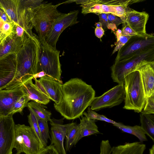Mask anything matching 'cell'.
<instances>
[{
    "mask_svg": "<svg viewBox=\"0 0 154 154\" xmlns=\"http://www.w3.org/2000/svg\"><path fill=\"white\" fill-rule=\"evenodd\" d=\"M95 25L96 26V27H102V24L100 22H99L97 23H95Z\"/></svg>",
    "mask_w": 154,
    "mask_h": 154,
    "instance_id": "cell-44",
    "label": "cell"
},
{
    "mask_svg": "<svg viewBox=\"0 0 154 154\" xmlns=\"http://www.w3.org/2000/svg\"><path fill=\"white\" fill-rule=\"evenodd\" d=\"M15 125L13 115L0 116V154H12Z\"/></svg>",
    "mask_w": 154,
    "mask_h": 154,
    "instance_id": "cell-13",
    "label": "cell"
},
{
    "mask_svg": "<svg viewBox=\"0 0 154 154\" xmlns=\"http://www.w3.org/2000/svg\"><path fill=\"white\" fill-rule=\"evenodd\" d=\"M29 100L28 98L25 95L21 96L15 103L11 115H13L16 113L21 112L23 109L27 106V104Z\"/></svg>",
    "mask_w": 154,
    "mask_h": 154,
    "instance_id": "cell-31",
    "label": "cell"
},
{
    "mask_svg": "<svg viewBox=\"0 0 154 154\" xmlns=\"http://www.w3.org/2000/svg\"><path fill=\"white\" fill-rule=\"evenodd\" d=\"M21 87L24 95L30 100L42 105H46L50 102V100L33 83L32 79L23 83Z\"/></svg>",
    "mask_w": 154,
    "mask_h": 154,
    "instance_id": "cell-22",
    "label": "cell"
},
{
    "mask_svg": "<svg viewBox=\"0 0 154 154\" xmlns=\"http://www.w3.org/2000/svg\"><path fill=\"white\" fill-rule=\"evenodd\" d=\"M154 61V48L134 55L128 59L115 61L111 68V77L114 82L124 84L125 77L133 71L142 61Z\"/></svg>",
    "mask_w": 154,
    "mask_h": 154,
    "instance_id": "cell-8",
    "label": "cell"
},
{
    "mask_svg": "<svg viewBox=\"0 0 154 154\" xmlns=\"http://www.w3.org/2000/svg\"><path fill=\"white\" fill-rule=\"evenodd\" d=\"M41 45L36 35L33 37H25L22 47L15 54L17 63L15 77L5 88L21 86L27 81L35 77Z\"/></svg>",
    "mask_w": 154,
    "mask_h": 154,
    "instance_id": "cell-2",
    "label": "cell"
},
{
    "mask_svg": "<svg viewBox=\"0 0 154 154\" xmlns=\"http://www.w3.org/2000/svg\"><path fill=\"white\" fill-rule=\"evenodd\" d=\"M4 22L5 21L0 18V42L5 38L2 33V27Z\"/></svg>",
    "mask_w": 154,
    "mask_h": 154,
    "instance_id": "cell-40",
    "label": "cell"
},
{
    "mask_svg": "<svg viewBox=\"0 0 154 154\" xmlns=\"http://www.w3.org/2000/svg\"><path fill=\"white\" fill-rule=\"evenodd\" d=\"M41 138L44 147L46 146L48 139L51 140L47 121L40 119H37Z\"/></svg>",
    "mask_w": 154,
    "mask_h": 154,
    "instance_id": "cell-28",
    "label": "cell"
},
{
    "mask_svg": "<svg viewBox=\"0 0 154 154\" xmlns=\"http://www.w3.org/2000/svg\"><path fill=\"white\" fill-rule=\"evenodd\" d=\"M140 112L154 114V93L146 99L144 107Z\"/></svg>",
    "mask_w": 154,
    "mask_h": 154,
    "instance_id": "cell-32",
    "label": "cell"
},
{
    "mask_svg": "<svg viewBox=\"0 0 154 154\" xmlns=\"http://www.w3.org/2000/svg\"><path fill=\"white\" fill-rule=\"evenodd\" d=\"M36 154H60L53 145L51 144L41 148Z\"/></svg>",
    "mask_w": 154,
    "mask_h": 154,
    "instance_id": "cell-33",
    "label": "cell"
},
{
    "mask_svg": "<svg viewBox=\"0 0 154 154\" xmlns=\"http://www.w3.org/2000/svg\"><path fill=\"white\" fill-rule=\"evenodd\" d=\"M146 148V145L140 142L126 143L112 146L108 140H102L99 154H143Z\"/></svg>",
    "mask_w": 154,
    "mask_h": 154,
    "instance_id": "cell-14",
    "label": "cell"
},
{
    "mask_svg": "<svg viewBox=\"0 0 154 154\" xmlns=\"http://www.w3.org/2000/svg\"><path fill=\"white\" fill-rule=\"evenodd\" d=\"M24 95L21 86L0 90V116L11 115L15 103Z\"/></svg>",
    "mask_w": 154,
    "mask_h": 154,
    "instance_id": "cell-18",
    "label": "cell"
},
{
    "mask_svg": "<svg viewBox=\"0 0 154 154\" xmlns=\"http://www.w3.org/2000/svg\"><path fill=\"white\" fill-rule=\"evenodd\" d=\"M85 115L88 119L94 120H98L104 121L113 125H119L121 123L116 122L111 119L107 118L105 116L99 114L94 110H92L90 107H88L87 112H84L83 115Z\"/></svg>",
    "mask_w": 154,
    "mask_h": 154,
    "instance_id": "cell-29",
    "label": "cell"
},
{
    "mask_svg": "<svg viewBox=\"0 0 154 154\" xmlns=\"http://www.w3.org/2000/svg\"><path fill=\"white\" fill-rule=\"evenodd\" d=\"M95 94L91 85L81 79L72 78L62 84L59 101L57 104L54 103V106L64 118L74 119L83 115L95 97Z\"/></svg>",
    "mask_w": 154,
    "mask_h": 154,
    "instance_id": "cell-1",
    "label": "cell"
},
{
    "mask_svg": "<svg viewBox=\"0 0 154 154\" xmlns=\"http://www.w3.org/2000/svg\"><path fill=\"white\" fill-rule=\"evenodd\" d=\"M124 84L125 96L123 108L140 112L146 98L139 72L135 70L127 75L124 78Z\"/></svg>",
    "mask_w": 154,
    "mask_h": 154,
    "instance_id": "cell-4",
    "label": "cell"
},
{
    "mask_svg": "<svg viewBox=\"0 0 154 154\" xmlns=\"http://www.w3.org/2000/svg\"><path fill=\"white\" fill-rule=\"evenodd\" d=\"M26 36L21 38L17 36L15 30L0 42V58L7 54L17 53L22 47Z\"/></svg>",
    "mask_w": 154,
    "mask_h": 154,
    "instance_id": "cell-21",
    "label": "cell"
},
{
    "mask_svg": "<svg viewBox=\"0 0 154 154\" xmlns=\"http://www.w3.org/2000/svg\"><path fill=\"white\" fill-rule=\"evenodd\" d=\"M79 124L80 134V138L85 137L100 133L95 123V121L88 119L82 115Z\"/></svg>",
    "mask_w": 154,
    "mask_h": 154,
    "instance_id": "cell-24",
    "label": "cell"
},
{
    "mask_svg": "<svg viewBox=\"0 0 154 154\" xmlns=\"http://www.w3.org/2000/svg\"><path fill=\"white\" fill-rule=\"evenodd\" d=\"M63 117L60 119H51L50 123L51 125L50 134L51 144L54 145L60 154H66L64 146L66 129L63 125Z\"/></svg>",
    "mask_w": 154,
    "mask_h": 154,
    "instance_id": "cell-19",
    "label": "cell"
},
{
    "mask_svg": "<svg viewBox=\"0 0 154 154\" xmlns=\"http://www.w3.org/2000/svg\"><path fill=\"white\" fill-rule=\"evenodd\" d=\"M122 35L121 30L118 29L116 32L117 41H118L120 37Z\"/></svg>",
    "mask_w": 154,
    "mask_h": 154,
    "instance_id": "cell-42",
    "label": "cell"
},
{
    "mask_svg": "<svg viewBox=\"0 0 154 154\" xmlns=\"http://www.w3.org/2000/svg\"><path fill=\"white\" fill-rule=\"evenodd\" d=\"M21 153L19 152H17L15 154H21Z\"/></svg>",
    "mask_w": 154,
    "mask_h": 154,
    "instance_id": "cell-45",
    "label": "cell"
},
{
    "mask_svg": "<svg viewBox=\"0 0 154 154\" xmlns=\"http://www.w3.org/2000/svg\"><path fill=\"white\" fill-rule=\"evenodd\" d=\"M27 106L37 119H43L47 122L50 121L51 113L46 109L42 104L32 101L28 103Z\"/></svg>",
    "mask_w": 154,
    "mask_h": 154,
    "instance_id": "cell-27",
    "label": "cell"
},
{
    "mask_svg": "<svg viewBox=\"0 0 154 154\" xmlns=\"http://www.w3.org/2000/svg\"><path fill=\"white\" fill-rule=\"evenodd\" d=\"M125 96L124 84H118L101 96L95 97L89 106L94 111L112 108L120 104Z\"/></svg>",
    "mask_w": 154,
    "mask_h": 154,
    "instance_id": "cell-12",
    "label": "cell"
},
{
    "mask_svg": "<svg viewBox=\"0 0 154 154\" xmlns=\"http://www.w3.org/2000/svg\"><path fill=\"white\" fill-rule=\"evenodd\" d=\"M135 70L140 73L146 99L154 93V61H142Z\"/></svg>",
    "mask_w": 154,
    "mask_h": 154,
    "instance_id": "cell-17",
    "label": "cell"
},
{
    "mask_svg": "<svg viewBox=\"0 0 154 154\" xmlns=\"http://www.w3.org/2000/svg\"><path fill=\"white\" fill-rule=\"evenodd\" d=\"M62 4L60 3L54 5L52 3H42L33 9V27L38 34L41 44L44 43L47 33L62 14L57 10V7Z\"/></svg>",
    "mask_w": 154,
    "mask_h": 154,
    "instance_id": "cell-5",
    "label": "cell"
},
{
    "mask_svg": "<svg viewBox=\"0 0 154 154\" xmlns=\"http://www.w3.org/2000/svg\"><path fill=\"white\" fill-rule=\"evenodd\" d=\"M154 48V36L146 33L132 36L118 51L115 61L129 58Z\"/></svg>",
    "mask_w": 154,
    "mask_h": 154,
    "instance_id": "cell-9",
    "label": "cell"
},
{
    "mask_svg": "<svg viewBox=\"0 0 154 154\" xmlns=\"http://www.w3.org/2000/svg\"><path fill=\"white\" fill-rule=\"evenodd\" d=\"M60 53V51L57 49H54L45 45L41 44L36 75L43 72L45 75L62 84V70L59 59Z\"/></svg>",
    "mask_w": 154,
    "mask_h": 154,
    "instance_id": "cell-7",
    "label": "cell"
},
{
    "mask_svg": "<svg viewBox=\"0 0 154 154\" xmlns=\"http://www.w3.org/2000/svg\"><path fill=\"white\" fill-rule=\"evenodd\" d=\"M100 19V22L101 23L102 28L104 30L107 29L109 24L107 18V14L100 13L98 14Z\"/></svg>",
    "mask_w": 154,
    "mask_h": 154,
    "instance_id": "cell-37",
    "label": "cell"
},
{
    "mask_svg": "<svg viewBox=\"0 0 154 154\" xmlns=\"http://www.w3.org/2000/svg\"><path fill=\"white\" fill-rule=\"evenodd\" d=\"M107 18L109 23L115 24L118 27L120 24L124 23L121 18L112 14H107Z\"/></svg>",
    "mask_w": 154,
    "mask_h": 154,
    "instance_id": "cell-35",
    "label": "cell"
},
{
    "mask_svg": "<svg viewBox=\"0 0 154 154\" xmlns=\"http://www.w3.org/2000/svg\"><path fill=\"white\" fill-rule=\"evenodd\" d=\"M138 0H82V13L112 14L121 18L124 17L128 7Z\"/></svg>",
    "mask_w": 154,
    "mask_h": 154,
    "instance_id": "cell-6",
    "label": "cell"
},
{
    "mask_svg": "<svg viewBox=\"0 0 154 154\" xmlns=\"http://www.w3.org/2000/svg\"><path fill=\"white\" fill-rule=\"evenodd\" d=\"M140 112V115L141 127L146 134L154 142V115Z\"/></svg>",
    "mask_w": 154,
    "mask_h": 154,
    "instance_id": "cell-25",
    "label": "cell"
},
{
    "mask_svg": "<svg viewBox=\"0 0 154 154\" xmlns=\"http://www.w3.org/2000/svg\"><path fill=\"white\" fill-rule=\"evenodd\" d=\"M29 110L30 113L28 116V122L30 127L39 141L41 149L44 147L43 145L40 135L37 119L32 111L30 109Z\"/></svg>",
    "mask_w": 154,
    "mask_h": 154,
    "instance_id": "cell-30",
    "label": "cell"
},
{
    "mask_svg": "<svg viewBox=\"0 0 154 154\" xmlns=\"http://www.w3.org/2000/svg\"><path fill=\"white\" fill-rule=\"evenodd\" d=\"M0 18L5 22H11L4 10L0 7ZM12 23V22H11Z\"/></svg>",
    "mask_w": 154,
    "mask_h": 154,
    "instance_id": "cell-38",
    "label": "cell"
},
{
    "mask_svg": "<svg viewBox=\"0 0 154 154\" xmlns=\"http://www.w3.org/2000/svg\"><path fill=\"white\" fill-rule=\"evenodd\" d=\"M149 154H154V145L149 149Z\"/></svg>",
    "mask_w": 154,
    "mask_h": 154,
    "instance_id": "cell-43",
    "label": "cell"
},
{
    "mask_svg": "<svg viewBox=\"0 0 154 154\" xmlns=\"http://www.w3.org/2000/svg\"><path fill=\"white\" fill-rule=\"evenodd\" d=\"M64 125L66 129L64 148L67 152L69 151L81 139L79 124L77 125L75 122H72Z\"/></svg>",
    "mask_w": 154,
    "mask_h": 154,
    "instance_id": "cell-23",
    "label": "cell"
},
{
    "mask_svg": "<svg viewBox=\"0 0 154 154\" xmlns=\"http://www.w3.org/2000/svg\"><path fill=\"white\" fill-rule=\"evenodd\" d=\"M149 17L146 12H139L130 9L127 10L121 19L139 35L146 34V26Z\"/></svg>",
    "mask_w": 154,
    "mask_h": 154,
    "instance_id": "cell-20",
    "label": "cell"
},
{
    "mask_svg": "<svg viewBox=\"0 0 154 154\" xmlns=\"http://www.w3.org/2000/svg\"></svg>",
    "mask_w": 154,
    "mask_h": 154,
    "instance_id": "cell-46",
    "label": "cell"
},
{
    "mask_svg": "<svg viewBox=\"0 0 154 154\" xmlns=\"http://www.w3.org/2000/svg\"><path fill=\"white\" fill-rule=\"evenodd\" d=\"M35 85L50 100L54 103H58L60 97L62 84L53 78L45 75L37 80L34 78Z\"/></svg>",
    "mask_w": 154,
    "mask_h": 154,
    "instance_id": "cell-16",
    "label": "cell"
},
{
    "mask_svg": "<svg viewBox=\"0 0 154 154\" xmlns=\"http://www.w3.org/2000/svg\"><path fill=\"white\" fill-rule=\"evenodd\" d=\"M107 29H111L112 30L114 31L115 29H117V27L115 24L112 23H109L108 27Z\"/></svg>",
    "mask_w": 154,
    "mask_h": 154,
    "instance_id": "cell-41",
    "label": "cell"
},
{
    "mask_svg": "<svg viewBox=\"0 0 154 154\" xmlns=\"http://www.w3.org/2000/svg\"><path fill=\"white\" fill-rule=\"evenodd\" d=\"M78 10L71 11L61 14L55 21L47 33L43 44L54 49L59 37L63 31L69 26L79 23L77 20Z\"/></svg>",
    "mask_w": 154,
    "mask_h": 154,
    "instance_id": "cell-11",
    "label": "cell"
},
{
    "mask_svg": "<svg viewBox=\"0 0 154 154\" xmlns=\"http://www.w3.org/2000/svg\"><path fill=\"white\" fill-rule=\"evenodd\" d=\"M41 0H0V7L6 13L11 21L23 28L28 36H35L32 11L41 3Z\"/></svg>",
    "mask_w": 154,
    "mask_h": 154,
    "instance_id": "cell-3",
    "label": "cell"
},
{
    "mask_svg": "<svg viewBox=\"0 0 154 154\" xmlns=\"http://www.w3.org/2000/svg\"><path fill=\"white\" fill-rule=\"evenodd\" d=\"M113 125L123 132L135 136L139 139L141 143L144 141H147L145 133L141 126L136 125L132 126L125 125L121 123L119 125Z\"/></svg>",
    "mask_w": 154,
    "mask_h": 154,
    "instance_id": "cell-26",
    "label": "cell"
},
{
    "mask_svg": "<svg viewBox=\"0 0 154 154\" xmlns=\"http://www.w3.org/2000/svg\"><path fill=\"white\" fill-rule=\"evenodd\" d=\"M131 37L122 35L118 41H117L116 45L112 53V54L119 51L128 41Z\"/></svg>",
    "mask_w": 154,
    "mask_h": 154,
    "instance_id": "cell-34",
    "label": "cell"
},
{
    "mask_svg": "<svg viewBox=\"0 0 154 154\" xmlns=\"http://www.w3.org/2000/svg\"><path fill=\"white\" fill-rule=\"evenodd\" d=\"M16 70L15 54H9L0 58V90L6 88L13 81Z\"/></svg>",
    "mask_w": 154,
    "mask_h": 154,
    "instance_id": "cell-15",
    "label": "cell"
},
{
    "mask_svg": "<svg viewBox=\"0 0 154 154\" xmlns=\"http://www.w3.org/2000/svg\"><path fill=\"white\" fill-rule=\"evenodd\" d=\"M121 31L122 35L124 36L132 37L139 35L127 24Z\"/></svg>",
    "mask_w": 154,
    "mask_h": 154,
    "instance_id": "cell-36",
    "label": "cell"
},
{
    "mask_svg": "<svg viewBox=\"0 0 154 154\" xmlns=\"http://www.w3.org/2000/svg\"><path fill=\"white\" fill-rule=\"evenodd\" d=\"M104 31L102 27H96L95 30L96 36L100 39L104 34Z\"/></svg>",
    "mask_w": 154,
    "mask_h": 154,
    "instance_id": "cell-39",
    "label": "cell"
},
{
    "mask_svg": "<svg viewBox=\"0 0 154 154\" xmlns=\"http://www.w3.org/2000/svg\"><path fill=\"white\" fill-rule=\"evenodd\" d=\"M14 148L17 152L36 154L41 149L39 141L30 126L15 125Z\"/></svg>",
    "mask_w": 154,
    "mask_h": 154,
    "instance_id": "cell-10",
    "label": "cell"
}]
</instances>
